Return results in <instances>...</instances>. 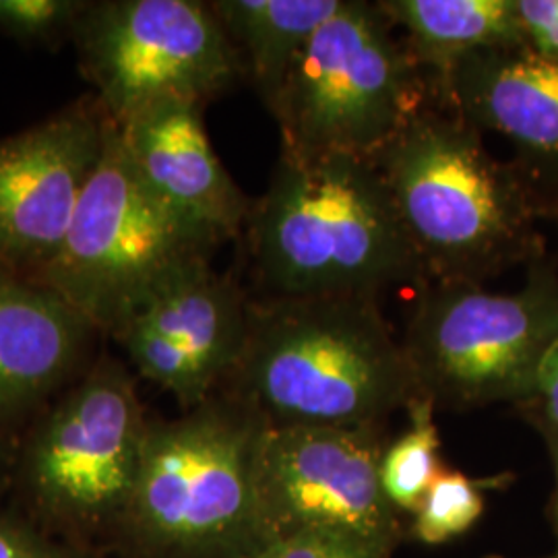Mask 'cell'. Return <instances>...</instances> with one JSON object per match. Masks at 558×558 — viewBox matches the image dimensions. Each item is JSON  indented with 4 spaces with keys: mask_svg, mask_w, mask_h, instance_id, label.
I'll use <instances>...</instances> for the list:
<instances>
[{
    "mask_svg": "<svg viewBox=\"0 0 558 558\" xmlns=\"http://www.w3.org/2000/svg\"><path fill=\"white\" fill-rule=\"evenodd\" d=\"M515 408L542 439L558 437V336L542 359L530 396Z\"/></svg>",
    "mask_w": 558,
    "mask_h": 558,
    "instance_id": "23",
    "label": "cell"
},
{
    "mask_svg": "<svg viewBox=\"0 0 558 558\" xmlns=\"http://www.w3.org/2000/svg\"><path fill=\"white\" fill-rule=\"evenodd\" d=\"M548 453H550V461L555 468V493H553V500H550V521H553V530L557 536V555H558V437H546L544 439Z\"/></svg>",
    "mask_w": 558,
    "mask_h": 558,
    "instance_id": "26",
    "label": "cell"
},
{
    "mask_svg": "<svg viewBox=\"0 0 558 558\" xmlns=\"http://www.w3.org/2000/svg\"><path fill=\"white\" fill-rule=\"evenodd\" d=\"M149 424L126 364L94 360L17 440L13 507L57 538L112 555Z\"/></svg>",
    "mask_w": 558,
    "mask_h": 558,
    "instance_id": "5",
    "label": "cell"
},
{
    "mask_svg": "<svg viewBox=\"0 0 558 558\" xmlns=\"http://www.w3.org/2000/svg\"><path fill=\"white\" fill-rule=\"evenodd\" d=\"M518 292L428 283L418 290L401 345L420 396L437 410H476L530 396L558 336V259L527 265Z\"/></svg>",
    "mask_w": 558,
    "mask_h": 558,
    "instance_id": "7",
    "label": "cell"
},
{
    "mask_svg": "<svg viewBox=\"0 0 558 558\" xmlns=\"http://www.w3.org/2000/svg\"><path fill=\"white\" fill-rule=\"evenodd\" d=\"M197 101L161 100L117 124L145 186L180 221L216 242L239 239L253 201L223 168Z\"/></svg>",
    "mask_w": 558,
    "mask_h": 558,
    "instance_id": "15",
    "label": "cell"
},
{
    "mask_svg": "<svg viewBox=\"0 0 558 558\" xmlns=\"http://www.w3.org/2000/svg\"><path fill=\"white\" fill-rule=\"evenodd\" d=\"M433 100V83L379 2L345 0L265 106L281 154L375 161Z\"/></svg>",
    "mask_w": 558,
    "mask_h": 558,
    "instance_id": "6",
    "label": "cell"
},
{
    "mask_svg": "<svg viewBox=\"0 0 558 558\" xmlns=\"http://www.w3.org/2000/svg\"><path fill=\"white\" fill-rule=\"evenodd\" d=\"M553 223H555V226H557V228H558V209H557V214H555V216H553Z\"/></svg>",
    "mask_w": 558,
    "mask_h": 558,
    "instance_id": "27",
    "label": "cell"
},
{
    "mask_svg": "<svg viewBox=\"0 0 558 558\" xmlns=\"http://www.w3.org/2000/svg\"><path fill=\"white\" fill-rule=\"evenodd\" d=\"M216 246L145 186L112 124L66 239L34 279L112 338L166 279Z\"/></svg>",
    "mask_w": 558,
    "mask_h": 558,
    "instance_id": "8",
    "label": "cell"
},
{
    "mask_svg": "<svg viewBox=\"0 0 558 558\" xmlns=\"http://www.w3.org/2000/svg\"><path fill=\"white\" fill-rule=\"evenodd\" d=\"M482 135L433 100L375 160L424 286H484L546 255L544 203Z\"/></svg>",
    "mask_w": 558,
    "mask_h": 558,
    "instance_id": "1",
    "label": "cell"
},
{
    "mask_svg": "<svg viewBox=\"0 0 558 558\" xmlns=\"http://www.w3.org/2000/svg\"><path fill=\"white\" fill-rule=\"evenodd\" d=\"M435 403L416 396L408 403V426L398 439L389 440L380 458V486L399 515H414L433 482L439 478L440 437L435 422Z\"/></svg>",
    "mask_w": 558,
    "mask_h": 558,
    "instance_id": "18",
    "label": "cell"
},
{
    "mask_svg": "<svg viewBox=\"0 0 558 558\" xmlns=\"http://www.w3.org/2000/svg\"><path fill=\"white\" fill-rule=\"evenodd\" d=\"M0 558H108L46 532L17 507L0 502Z\"/></svg>",
    "mask_w": 558,
    "mask_h": 558,
    "instance_id": "21",
    "label": "cell"
},
{
    "mask_svg": "<svg viewBox=\"0 0 558 558\" xmlns=\"http://www.w3.org/2000/svg\"><path fill=\"white\" fill-rule=\"evenodd\" d=\"M385 424L267 426L259 453L263 539L327 532L393 555L401 515L380 486Z\"/></svg>",
    "mask_w": 558,
    "mask_h": 558,
    "instance_id": "10",
    "label": "cell"
},
{
    "mask_svg": "<svg viewBox=\"0 0 558 558\" xmlns=\"http://www.w3.org/2000/svg\"><path fill=\"white\" fill-rule=\"evenodd\" d=\"M13 459H15V445L9 442V440L0 439V502L4 499V495L11 490Z\"/></svg>",
    "mask_w": 558,
    "mask_h": 558,
    "instance_id": "25",
    "label": "cell"
},
{
    "mask_svg": "<svg viewBox=\"0 0 558 558\" xmlns=\"http://www.w3.org/2000/svg\"><path fill=\"white\" fill-rule=\"evenodd\" d=\"M85 7L77 0H0V32L29 44L73 38Z\"/></svg>",
    "mask_w": 558,
    "mask_h": 558,
    "instance_id": "20",
    "label": "cell"
},
{
    "mask_svg": "<svg viewBox=\"0 0 558 558\" xmlns=\"http://www.w3.org/2000/svg\"><path fill=\"white\" fill-rule=\"evenodd\" d=\"M515 9L525 46L558 62V0H515Z\"/></svg>",
    "mask_w": 558,
    "mask_h": 558,
    "instance_id": "24",
    "label": "cell"
},
{
    "mask_svg": "<svg viewBox=\"0 0 558 558\" xmlns=\"http://www.w3.org/2000/svg\"><path fill=\"white\" fill-rule=\"evenodd\" d=\"M379 7L433 87L478 52L525 44L515 0H383Z\"/></svg>",
    "mask_w": 558,
    "mask_h": 558,
    "instance_id": "16",
    "label": "cell"
},
{
    "mask_svg": "<svg viewBox=\"0 0 558 558\" xmlns=\"http://www.w3.org/2000/svg\"><path fill=\"white\" fill-rule=\"evenodd\" d=\"M269 426H377L420 396L401 339L368 299L251 300L248 336L221 387Z\"/></svg>",
    "mask_w": 558,
    "mask_h": 558,
    "instance_id": "3",
    "label": "cell"
},
{
    "mask_svg": "<svg viewBox=\"0 0 558 558\" xmlns=\"http://www.w3.org/2000/svg\"><path fill=\"white\" fill-rule=\"evenodd\" d=\"M435 100L480 133L515 149L513 163L538 193L548 221L558 209V62L525 44L484 50L439 81Z\"/></svg>",
    "mask_w": 558,
    "mask_h": 558,
    "instance_id": "13",
    "label": "cell"
},
{
    "mask_svg": "<svg viewBox=\"0 0 558 558\" xmlns=\"http://www.w3.org/2000/svg\"><path fill=\"white\" fill-rule=\"evenodd\" d=\"M98 333L59 292L0 263V439L17 445L80 379Z\"/></svg>",
    "mask_w": 558,
    "mask_h": 558,
    "instance_id": "14",
    "label": "cell"
},
{
    "mask_svg": "<svg viewBox=\"0 0 558 558\" xmlns=\"http://www.w3.org/2000/svg\"><path fill=\"white\" fill-rule=\"evenodd\" d=\"M251 299L211 259L184 265L112 336L143 379L174 396L182 412L216 396L239 364Z\"/></svg>",
    "mask_w": 558,
    "mask_h": 558,
    "instance_id": "11",
    "label": "cell"
},
{
    "mask_svg": "<svg viewBox=\"0 0 558 558\" xmlns=\"http://www.w3.org/2000/svg\"><path fill=\"white\" fill-rule=\"evenodd\" d=\"M345 0H216L209 2L239 52L244 75L269 100L313 36Z\"/></svg>",
    "mask_w": 558,
    "mask_h": 558,
    "instance_id": "17",
    "label": "cell"
},
{
    "mask_svg": "<svg viewBox=\"0 0 558 558\" xmlns=\"http://www.w3.org/2000/svg\"><path fill=\"white\" fill-rule=\"evenodd\" d=\"M267 426L226 389L179 418L151 420L114 553L239 558L260 544L259 453Z\"/></svg>",
    "mask_w": 558,
    "mask_h": 558,
    "instance_id": "4",
    "label": "cell"
},
{
    "mask_svg": "<svg viewBox=\"0 0 558 558\" xmlns=\"http://www.w3.org/2000/svg\"><path fill=\"white\" fill-rule=\"evenodd\" d=\"M73 41L81 73L114 124L156 101L207 106L244 75L209 2H87Z\"/></svg>",
    "mask_w": 558,
    "mask_h": 558,
    "instance_id": "9",
    "label": "cell"
},
{
    "mask_svg": "<svg viewBox=\"0 0 558 558\" xmlns=\"http://www.w3.org/2000/svg\"><path fill=\"white\" fill-rule=\"evenodd\" d=\"M239 558H391V555L338 534L294 532L263 539Z\"/></svg>",
    "mask_w": 558,
    "mask_h": 558,
    "instance_id": "22",
    "label": "cell"
},
{
    "mask_svg": "<svg viewBox=\"0 0 558 558\" xmlns=\"http://www.w3.org/2000/svg\"><path fill=\"white\" fill-rule=\"evenodd\" d=\"M488 558H502V557H488ZM544 558H558L557 553L555 555H550V557H544Z\"/></svg>",
    "mask_w": 558,
    "mask_h": 558,
    "instance_id": "28",
    "label": "cell"
},
{
    "mask_svg": "<svg viewBox=\"0 0 558 558\" xmlns=\"http://www.w3.org/2000/svg\"><path fill=\"white\" fill-rule=\"evenodd\" d=\"M242 234L260 299L380 302L424 286L375 161L281 154Z\"/></svg>",
    "mask_w": 558,
    "mask_h": 558,
    "instance_id": "2",
    "label": "cell"
},
{
    "mask_svg": "<svg viewBox=\"0 0 558 558\" xmlns=\"http://www.w3.org/2000/svg\"><path fill=\"white\" fill-rule=\"evenodd\" d=\"M505 476L474 480L458 470H442L412 515L410 534L424 546H442L468 534L486 509V490Z\"/></svg>",
    "mask_w": 558,
    "mask_h": 558,
    "instance_id": "19",
    "label": "cell"
},
{
    "mask_svg": "<svg viewBox=\"0 0 558 558\" xmlns=\"http://www.w3.org/2000/svg\"><path fill=\"white\" fill-rule=\"evenodd\" d=\"M112 119L85 98L0 141V263L34 278L57 257L96 174Z\"/></svg>",
    "mask_w": 558,
    "mask_h": 558,
    "instance_id": "12",
    "label": "cell"
}]
</instances>
